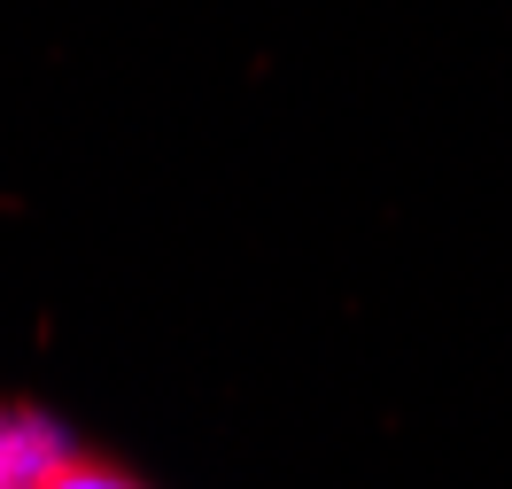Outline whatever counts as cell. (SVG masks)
I'll return each mask as SVG.
<instances>
[{"mask_svg":"<svg viewBox=\"0 0 512 489\" xmlns=\"http://www.w3.org/2000/svg\"><path fill=\"white\" fill-rule=\"evenodd\" d=\"M63 451H70L63 427L32 420V412H0V489H32Z\"/></svg>","mask_w":512,"mask_h":489,"instance_id":"cell-1","label":"cell"},{"mask_svg":"<svg viewBox=\"0 0 512 489\" xmlns=\"http://www.w3.org/2000/svg\"><path fill=\"white\" fill-rule=\"evenodd\" d=\"M32 489H140V482H132V474H117V466H101L94 451H78V443H70V451L55 458Z\"/></svg>","mask_w":512,"mask_h":489,"instance_id":"cell-2","label":"cell"}]
</instances>
